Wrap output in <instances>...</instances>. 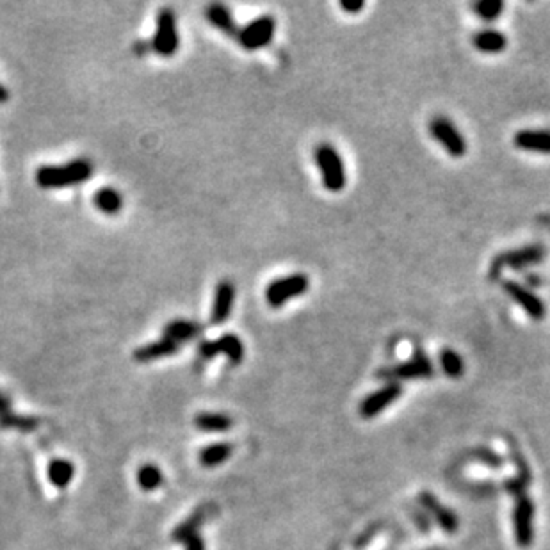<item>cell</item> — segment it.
I'll return each instance as SVG.
<instances>
[{"instance_id": "1f68e13d", "label": "cell", "mask_w": 550, "mask_h": 550, "mask_svg": "<svg viewBox=\"0 0 550 550\" xmlns=\"http://www.w3.org/2000/svg\"><path fill=\"white\" fill-rule=\"evenodd\" d=\"M9 404H11V401H9L8 395H4L2 392H0V414H4V411L9 410Z\"/></svg>"}, {"instance_id": "e0dca14e", "label": "cell", "mask_w": 550, "mask_h": 550, "mask_svg": "<svg viewBox=\"0 0 550 550\" xmlns=\"http://www.w3.org/2000/svg\"><path fill=\"white\" fill-rule=\"evenodd\" d=\"M472 43L483 54H501L508 48V37L497 29H484L474 34Z\"/></svg>"}, {"instance_id": "9c48e42d", "label": "cell", "mask_w": 550, "mask_h": 550, "mask_svg": "<svg viewBox=\"0 0 550 550\" xmlns=\"http://www.w3.org/2000/svg\"><path fill=\"white\" fill-rule=\"evenodd\" d=\"M198 351L199 356H204L205 360H211L219 353H223L233 365H239L244 358L242 340L233 333H226V335H221L216 340H204L199 344Z\"/></svg>"}, {"instance_id": "f546056e", "label": "cell", "mask_w": 550, "mask_h": 550, "mask_svg": "<svg viewBox=\"0 0 550 550\" xmlns=\"http://www.w3.org/2000/svg\"><path fill=\"white\" fill-rule=\"evenodd\" d=\"M184 545H185V550H205L204 539L199 538L198 534H194V536H191L189 539H185Z\"/></svg>"}, {"instance_id": "7402d4cb", "label": "cell", "mask_w": 550, "mask_h": 550, "mask_svg": "<svg viewBox=\"0 0 550 550\" xmlns=\"http://www.w3.org/2000/svg\"><path fill=\"white\" fill-rule=\"evenodd\" d=\"M95 205L105 214L115 216L122 211L123 198L116 189L102 187L100 191L95 192Z\"/></svg>"}, {"instance_id": "4316f807", "label": "cell", "mask_w": 550, "mask_h": 550, "mask_svg": "<svg viewBox=\"0 0 550 550\" xmlns=\"http://www.w3.org/2000/svg\"><path fill=\"white\" fill-rule=\"evenodd\" d=\"M474 11L484 22H495L503 15L504 2L503 0H479L474 4Z\"/></svg>"}, {"instance_id": "5b68a950", "label": "cell", "mask_w": 550, "mask_h": 550, "mask_svg": "<svg viewBox=\"0 0 550 550\" xmlns=\"http://www.w3.org/2000/svg\"><path fill=\"white\" fill-rule=\"evenodd\" d=\"M178 45L180 40L177 33V16L171 8H163L157 15V30L150 41V47L159 56L170 57L177 52Z\"/></svg>"}, {"instance_id": "6da1fadb", "label": "cell", "mask_w": 550, "mask_h": 550, "mask_svg": "<svg viewBox=\"0 0 550 550\" xmlns=\"http://www.w3.org/2000/svg\"><path fill=\"white\" fill-rule=\"evenodd\" d=\"M93 164L88 159H75L61 166H41L36 170V184L43 189H63L91 178Z\"/></svg>"}, {"instance_id": "d4e9b609", "label": "cell", "mask_w": 550, "mask_h": 550, "mask_svg": "<svg viewBox=\"0 0 550 550\" xmlns=\"http://www.w3.org/2000/svg\"><path fill=\"white\" fill-rule=\"evenodd\" d=\"M440 365H442V370L445 373V376L452 378H462L463 373H465V363H463L462 356L455 351V349H443L440 353Z\"/></svg>"}, {"instance_id": "5bb4252c", "label": "cell", "mask_w": 550, "mask_h": 550, "mask_svg": "<svg viewBox=\"0 0 550 550\" xmlns=\"http://www.w3.org/2000/svg\"><path fill=\"white\" fill-rule=\"evenodd\" d=\"M513 143L524 152L550 156V130H520L515 134Z\"/></svg>"}, {"instance_id": "4fadbf2b", "label": "cell", "mask_w": 550, "mask_h": 550, "mask_svg": "<svg viewBox=\"0 0 550 550\" xmlns=\"http://www.w3.org/2000/svg\"><path fill=\"white\" fill-rule=\"evenodd\" d=\"M233 301H235V285L232 280H221L216 287L214 303L211 310L212 324H225L232 314Z\"/></svg>"}, {"instance_id": "9a60e30c", "label": "cell", "mask_w": 550, "mask_h": 550, "mask_svg": "<svg viewBox=\"0 0 550 550\" xmlns=\"http://www.w3.org/2000/svg\"><path fill=\"white\" fill-rule=\"evenodd\" d=\"M419 501H421V504L424 506V510L429 511V513L436 518V522H438L443 531L449 532V534L458 531V517L455 515V511L443 508L435 495L424 491V493L419 495Z\"/></svg>"}, {"instance_id": "3957f363", "label": "cell", "mask_w": 550, "mask_h": 550, "mask_svg": "<svg viewBox=\"0 0 550 550\" xmlns=\"http://www.w3.org/2000/svg\"><path fill=\"white\" fill-rule=\"evenodd\" d=\"M310 288V280L305 273H292L287 276L276 278L266 288V301L271 308H280L291 299L307 294Z\"/></svg>"}, {"instance_id": "83f0119b", "label": "cell", "mask_w": 550, "mask_h": 550, "mask_svg": "<svg viewBox=\"0 0 550 550\" xmlns=\"http://www.w3.org/2000/svg\"><path fill=\"white\" fill-rule=\"evenodd\" d=\"M204 518H205L204 511H198V513H194L191 518H187L184 524H180L177 529H175L173 538L177 539V542L184 543L185 539H189L191 536L196 534V529H198L199 524L204 522Z\"/></svg>"}, {"instance_id": "4dcf8cb0", "label": "cell", "mask_w": 550, "mask_h": 550, "mask_svg": "<svg viewBox=\"0 0 550 550\" xmlns=\"http://www.w3.org/2000/svg\"><path fill=\"white\" fill-rule=\"evenodd\" d=\"M148 50H152V47H150V43H146V41H136V43H134V52H136L137 56H144Z\"/></svg>"}, {"instance_id": "603a6c76", "label": "cell", "mask_w": 550, "mask_h": 550, "mask_svg": "<svg viewBox=\"0 0 550 550\" xmlns=\"http://www.w3.org/2000/svg\"><path fill=\"white\" fill-rule=\"evenodd\" d=\"M230 456H232L230 443H214V445H207L199 452V463L204 467H218L225 463Z\"/></svg>"}, {"instance_id": "8fae6325", "label": "cell", "mask_w": 550, "mask_h": 550, "mask_svg": "<svg viewBox=\"0 0 550 550\" xmlns=\"http://www.w3.org/2000/svg\"><path fill=\"white\" fill-rule=\"evenodd\" d=\"M532 518H534V504L531 498L522 495L518 497L517 506L513 511V524H515V538H517L518 546L527 549L531 546L534 531H532Z\"/></svg>"}, {"instance_id": "7a4b0ae2", "label": "cell", "mask_w": 550, "mask_h": 550, "mask_svg": "<svg viewBox=\"0 0 550 550\" xmlns=\"http://www.w3.org/2000/svg\"><path fill=\"white\" fill-rule=\"evenodd\" d=\"M315 164L321 173L322 185L329 192L344 191L347 184V173L344 160L337 148L328 143H322L315 148Z\"/></svg>"}, {"instance_id": "d6a6232c", "label": "cell", "mask_w": 550, "mask_h": 550, "mask_svg": "<svg viewBox=\"0 0 550 550\" xmlns=\"http://www.w3.org/2000/svg\"><path fill=\"white\" fill-rule=\"evenodd\" d=\"M8 100H9V91H8V88H6V86L0 84V104H6V102H8Z\"/></svg>"}, {"instance_id": "277c9868", "label": "cell", "mask_w": 550, "mask_h": 550, "mask_svg": "<svg viewBox=\"0 0 550 550\" xmlns=\"http://www.w3.org/2000/svg\"><path fill=\"white\" fill-rule=\"evenodd\" d=\"M429 134L452 159H462L469 152V144L458 127L445 116H436L429 123Z\"/></svg>"}, {"instance_id": "f1b7e54d", "label": "cell", "mask_w": 550, "mask_h": 550, "mask_svg": "<svg viewBox=\"0 0 550 550\" xmlns=\"http://www.w3.org/2000/svg\"><path fill=\"white\" fill-rule=\"evenodd\" d=\"M340 8H342L344 11L356 15V13H360L365 8V2H363V0H356V2H353V0H342V2H340Z\"/></svg>"}, {"instance_id": "7c38bea8", "label": "cell", "mask_w": 550, "mask_h": 550, "mask_svg": "<svg viewBox=\"0 0 550 550\" xmlns=\"http://www.w3.org/2000/svg\"><path fill=\"white\" fill-rule=\"evenodd\" d=\"M433 374H435V367H433L431 360L426 356V353L417 351L414 358L392 367L380 376L392 378V380H417V378H431Z\"/></svg>"}, {"instance_id": "ba28073f", "label": "cell", "mask_w": 550, "mask_h": 550, "mask_svg": "<svg viewBox=\"0 0 550 550\" xmlns=\"http://www.w3.org/2000/svg\"><path fill=\"white\" fill-rule=\"evenodd\" d=\"M503 291L513 299L515 303L532 319V321H543L546 315V307L538 294L527 288L525 285L515 280H504Z\"/></svg>"}, {"instance_id": "44dd1931", "label": "cell", "mask_w": 550, "mask_h": 550, "mask_svg": "<svg viewBox=\"0 0 550 550\" xmlns=\"http://www.w3.org/2000/svg\"><path fill=\"white\" fill-rule=\"evenodd\" d=\"M75 476V467L74 463L68 462V460H54L48 465V479L56 488L63 490L68 484L71 483Z\"/></svg>"}, {"instance_id": "d6986e66", "label": "cell", "mask_w": 550, "mask_h": 550, "mask_svg": "<svg viewBox=\"0 0 550 550\" xmlns=\"http://www.w3.org/2000/svg\"><path fill=\"white\" fill-rule=\"evenodd\" d=\"M205 16H207L209 22L212 23L214 27H218L221 33L228 34V36L237 37V33H239V27H237L235 20H233L232 11H230L226 6L223 4H211L205 11Z\"/></svg>"}, {"instance_id": "52a82bcc", "label": "cell", "mask_w": 550, "mask_h": 550, "mask_svg": "<svg viewBox=\"0 0 550 550\" xmlns=\"http://www.w3.org/2000/svg\"><path fill=\"white\" fill-rule=\"evenodd\" d=\"M545 259V247L539 244H531V246L517 247L511 252L503 253L493 260L491 274H498L503 267H511V269H524V267L534 266Z\"/></svg>"}, {"instance_id": "ffe728a7", "label": "cell", "mask_w": 550, "mask_h": 550, "mask_svg": "<svg viewBox=\"0 0 550 550\" xmlns=\"http://www.w3.org/2000/svg\"><path fill=\"white\" fill-rule=\"evenodd\" d=\"M194 424L196 428L205 433H225L232 429L233 421L225 414H209V411H204V414L196 415Z\"/></svg>"}, {"instance_id": "2e32d148", "label": "cell", "mask_w": 550, "mask_h": 550, "mask_svg": "<svg viewBox=\"0 0 550 550\" xmlns=\"http://www.w3.org/2000/svg\"><path fill=\"white\" fill-rule=\"evenodd\" d=\"M178 349H180V344L163 337V339L157 340V342H150L146 344V346L136 349V351H134V360L141 363L153 362V360H160L164 358V356L175 355Z\"/></svg>"}, {"instance_id": "484cf974", "label": "cell", "mask_w": 550, "mask_h": 550, "mask_svg": "<svg viewBox=\"0 0 550 550\" xmlns=\"http://www.w3.org/2000/svg\"><path fill=\"white\" fill-rule=\"evenodd\" d=\"M37 421L33 417H23V415L13 414V411H4L0 414V428L4 429H18V431H34Z\"/></svg>"}, {"instance_id": "8992f818", "label": "cell", "mask_w": 550, "mask_h": 550, "mask_svg": "<svg viewBox=\"0 0 550 550\" xmlns=\"http://www.w3.org/2000/svg\"><path fill=\"white\" fill-rule=\"evenodd\" d=\"M274 33H276V20L271 15H262L239 29L235 40L244 50L253 52V50L267 47L273 41Z\"/></svg>"}, {"instance_id": "30bf717a", "label": "cell", "mask_w": 550, "mask_h": 550, "mask_svg": "<svg viewBox=\"0 0 550 550\" xmlns=\"http://www.w3.org/2000/svg\"><path fill=\"white\" fill-rule=\"evenodd\" d=\"M403 394V387L397 383V381H390L385 387H381L380 390L373 392L370 395H367L365 399L360 404V415L363 419H373L376 415H380L385 408L390 406L392 403H395Z\"/></svg>"}, {"instance_id": "cb8c5ba5", "label": "cell", "mask_w": 550, "mask_h": 550, "mask_svg": "<svg viewBox=\"0 0 550 550\" xmlns=\"http://www.w3.org/2000/svg\"><path fill=\"white\" fill-rule=\"evenodd\" d=\"M163 481V472H160L159 467L153 465V463H146V465L139 467V470H137V484H139L141 490H157V488H160Z\"/></svg>"}, {"instance_id": "ac0fdd59", "label": "cell", "mask_w": 550, "mask_h": 550, "mask_svg": "<svg viewBox=\"0 0 550 550\" xmlns=\"http://www.w3.org/2000/svg\"><path fill=\"white\" fill-rule=\"evenodd\" d=\"M201 333H204V324H199L196 321H187V319H175V321L164 326V337L175 340L177 344L196 339Z\"/></svg>"}]
</instances>
